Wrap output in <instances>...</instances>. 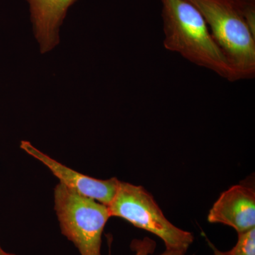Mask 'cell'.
Returning <instances> with one entry per match:
<instances>
[{
    "label": "cell",
    "instance_id": "obj_10",
    "mask_svg": "<svg viewBox=\"0 0 255 255\" xmlns=\"http://www.w3.org/2000/svg\"><path fill=\"white\" fill-rule=\"evenodd\" d=\"M208 243H209V246L211 247V249H212L213 252H214V255H224V254H223V252L219 251V250L214 245H213L211 242L208 241Z\"/></svg>",
    "mask_w": 255,
    "mask_h": 255
},
{
    "label": "cell",
    "instance_id": "obj_5",
    "mask_svg": "<svg viewBox=\"0 0 255 255\" xmlns=\"http://www.w3.org/2000/svg\"><path fill=\"white\" fill-rule=\"evenodd\" d=\"M20 147L28 155L44 164L59 179L60 184L71 190L107 206L113 200L120 182L117 178L102 180L80 173L52 158L26 140L21 141Z\"/></svg>",
    "mask_w": 255,
    "mask_h": 255
},
{
    "label": "cell",
    "instance_id": "obj_7",
    "mask_svg": "<svg viewBox=\"0 0 255 255\" xmlns=\"http://www.w3.org/2000/svg\"><path fill=\"white\" fill-rule=\"evenodd\" d=\"M30 6L35 36L42 53L59 43V29L68 8L76 0H26Z\"/></svg>",
    "mask_w": 255,
    "mask_h": 255
},
{
    "label": "cell",
    "instance_id": "obj_8",
    "mask_svg": "<svg viewBox=\"0 0 255 255\" xmlns=\"http://www.w3.org/2000/svg\"><path fill=\"white\" fill-rule=\"evenodd\" d=\"M224 255H255V228L238 233L237 243L233 249L223 252Z\"/></svg>",
    "mask_w": 255,
    "mask_h": 255
},
{
    "label": "cell",
    "instance_id": "obj_9",
    "mask_svg": "<svg viewBox=\"0 0 255 255\" xmlns=\"http://www.w3.org/2000/svg\"><path fill=\"white\" fill-rule=\"evenodd\" d=\"M132 251L135 252L134 255H151L153 254L156 248L155 242L145 237L142 240L135 239L130 244ZM111 255V252L110 254ZM159 255H186L185 252L179 251H167L166 250L162 254Z\"/></svg>",
    "mask_w": 255,
    "mask_h": 255
},
{
    "label": "cell",
    "instance_id": "obj_4",
    "mask_svg": "<svg viewBox=\"0 0 255 255\" xmlns=\"http://www.w3.org/2000/svg\"><path fill=\"white\" fill-rule=\"evenodd\" d=\"M108 207L111 217L121 218L157 236L163 241L167 251L187 253L194 242L192 233L169 222L152 195L141 186L120 181Z\"/></svg>",
    "mask_w": 255,
    "mask_h": 255
},
{
    "label": "cell",
    "instance_id": "obj_12",
    "mask_svg": "<svg viewBox=\"0 0 255 255\" xmlns=\"http://www.w3.org/2000/svg\"><path fill=\"white\" fill-rule=\"evenodd\" d=\"M0 255H17L16 254H13V253H7V252L4 251L2 249L1 246H0Z\"/></svg>",
    "mask_w": 255,
    "mask_h": 255
},
{
    "label": "cell",
    "instance_id": "obj_6",
    "mask_svg": "<svg viewBox=\"0 0 255 255\" xmlns=\"http://www.w3.org/2000/svg\"><path fill=\"white\" fill-rule=\"evenodd\" d=\"M208 221L226 225L238 233L255 228V189L236 185L224 191L210 210Z\"/></svg>",
    "mask_w": 255,
    "mask_h": 255
},
{
    "label": "cell",
    "instance_id": "obj_1",
    "mask_svg": "<svg viewBox=\"0 0 255 255\" xmlns=\"http://www.w3.org/2000/svg\"><path fill=\"white\" fill-rule=\"evenodd\" d=\"M164 47L221 78L236 81L200 11L188 0H161Z\"/></svg>",
    "mask_w": 255,
    "mask_h": 255
},
{
    "label": "cell",
    "instance_id": "obj_3",
    "mask_svg": "<svg viewBox=\"0 0 255 255\" xmlns=\"http://www.w3.org/2000/svg\"><path fill=\"white\" fill-rule=\"evenodd\" d=\"M54 209L62 234L80 255H102V234L111 218L108 206L58 183L54 188Z\"/></svg>",
    "mask_w": 255,
    "mask_h": 255
},
{
    "label": "cell",
    "instance_id": "obj_11",
    "mask_svg": "<svg viewBox=\"0 0 255 255\" xmlns=\"http://www.w3.org/2000/svg\"><path fill=\"white\" fill-rule=\"evenodd\" d=\"M241 4H255V0H236Z\"/></svg>",
    "mask_w": 255,
    "mask_h": 255
},
{
    "label": "cell",
    "instance_id": "obj_2",
    "mask_svg": "<svg viewBox=\"0 0 255 255\" xmlns=\"http://www.w3.org/2000/svg\"><path fill=\"white\" fill-rule=\"evenodd\" d=\"M200 11L215 41L227 58L236 80L255 75V35L236 0H188Z\"/></svg>",
    "mask_w": 255,
    "mask_h": 255
}]
</instances>
